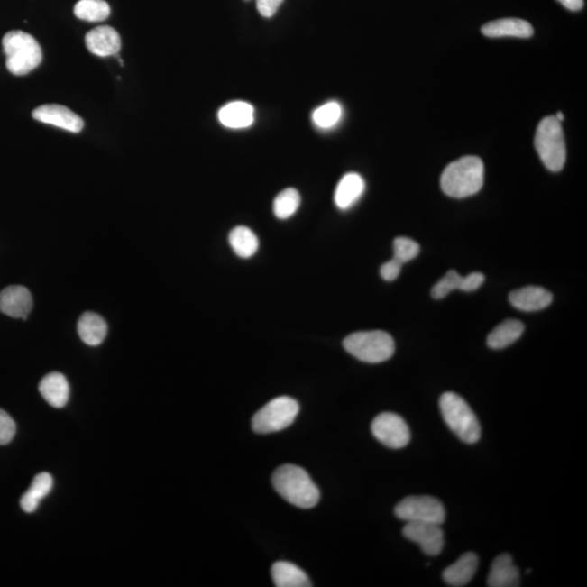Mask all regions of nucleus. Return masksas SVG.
Wrapping results in <instances>:
<instances>
[{"instance_id":"f257e3e1","label":"nucleus","mask_w":587,"mask_h":587,"mask_svg":"<svg viewBox=\"0 0 587 587\" xmlns=\"http://www.w3.org/2000/svg\"><path fill=\"white\" fill-rule=\"evenodd\" d=\"M274 490L290 505L309 509L320 500V491L305 469L284 464L272 475Z\"/></svg>"},{"instance_id":"f03ea898","label":"nucleus","mask_w":587,"mask_h":587,"mask_svg":"<svg viewBox=\"0 0 587 587\" xmlns=\"http://www.w3.org/2000/svg\"><path fill=\"white\" fill-rule=\"evenodd\" d=\"M483 183L484 163L475 156H465L449 163L441 178L443 192L453 198H465L477 194Z\"/></svg>"},{"instance_id":"7ed1b4c3","label":"nucleus","mask_w":587,"mask_h":587,"mask_svg":"<svg viewBox=\"0 0 587 587\" xmlns=\"http://www.w3.org/2000/svg\"><path fill=\"white\" fill-rule=\"evenodd\" d=\"M6 67L14 76H25L43 60V52L33 36L25 32L10 31L3 39Z\"/></svg>"},{"instance_id":"20e7f679","label":"nucleus","mask_w":587,"mask_h":587,"mask_svg":"<svg viewBox=\"0 0 587 587\" xmlns=\"http://www.w3.org/2000/svg\"><path fill=\"white\" fill-rule=\"evenodd\" d=\"M440 409L444 421L460 440L467 444L480 441V422L462 396L453 391L444 393L440 399Z\"/></svg>"},{"instance_id":"39448f33","label":"nucleus","mask_w":587,"mask_h":587,"mask_svg":"<svg viewBox=\"0 0 587 587\" xmlns=\"http://www.w3.org/2000/svg\"><path fill=\"white\" fill-rule=\"evenodd\" d=\"M534 145L548 170H563L567 160V148L562 123H559L556 116H546L539 123Z\"/></svg>"},{"instance_id":"423d86ee","label":"nucleus","mask_w":587,"mask_h":587,"mask_svg":"<svg viewBox=\"0 0 587 587\" xmlns=\"http://www.w3.org/2000/svg\"><path fill=\"white\" fill-rule=\"evenodd\" d=\"M343 346L358 361L367 363L384 362L395 353L393 337L384 331L353 333L344 340Z\"/></svg>"},{"instance_id":"0eeeda50","label":"nucleus","mask_w":587,"mask_h":587,"mask_svg":"<svg viewBox=\"0 0 587 587\" xmlns=\"http://www.w3.org/2000/svg\"><path fill=\"white\" fill-rule=\"evenodd\" d=\"M299 412L294 399L282 396L274 399L253 416L252 426L257 435H271L292 426Z\"/></svg>"},{"instance_id":"6e6552de","label":"nucleus","mask_w":587,"mask_h":587,"mask_svg":"<svg viewBox=\"0 0 587 587\" xmlns=\"http://www.w3.org/2000/svg\"><path fill=\"white\" fill-rule=\"evenodd\" d=\"M395 516L406 522H427L442 526L446 519L445 508L432 496H409L395 507Z\"/></svg>"},{"instance_id":"1a4fd4ad","label":"nucleus","mask_w":587,"mask_h":587,"mask_svg":"<svg viewBox=\"0 0 587 587\" xmlns=\"http://www.w3.org/2000/svg\"><path fill=\"white\" fill-rule=\"evenodd\" d=\"M371 431L380 443L391 449L406 447L411 438L409 426L403 417L391 412H383L375 417Z\"/></svg>"},{"instance_id":"9d476101","label":"nucleus","mask_w":587,"mask_h":587,"mask_svg":"<svg viewBox=\"0 0 587 587\" xmlns=\"http://www.w3.org/2000/svg\"><path fill=\"white\" fill-rule=\"evenodd\" d=\"M404 537L419 544L427 556H438L443 551L444 531L440 525L427 522H407L403 528Z\"/></svg>"},{"instance_id":"9b49d317","label":"nucleus","mask_w":587,"mask_h":587,"mask_svg":"<svg viewBox=\"0 0 587 587\" xmlns=\"http://www.w3.org/2000/svg\"><path fill=\"white\" fill-rule=\"evenodd\" d=\"M33 118L40 123L57 126L72 133H80L84 128V121L80 115L61 105H44L37 107Z\"/></svg>"},{"instance_id":"f8f14e48","label":"nucleus","mask_w":587,"mask_h":587,"mask_svg":"<svg viewBox=\"0 0 587 587\" xmlns=\"http://www.w3.org/2000/svg\"><path fill=\"white\" fill-rule=\"evenodd\" d=\"M33 307L30 290L21 285H12L0 293V311L15 319H26Z\"/></svg>"},{"instance_id":"ddd939ff","label":"nucleus","mask_w":587,"mask_h":587,"mask_svg":"<svg viewBox=\"0 0 587 587\" xmlns=\"http://www.w3.org/2000/svg\"><path fill=\"white\" fill-rule=\"evenodd\" d=\"M87 50L98 57L118 55L121 39L118 32L108 25L98 26L89 31L86 36Z\"/></svg>"},{"instance_id":"4468645a","label":"nucleus","mask_w":587,"mask_h":587,"mask_svg":"<svg viewBox=\"0 0 587 587\" xmlns=\"http://www.w3.org/2000/svg\"><path fill=\"white\" fill-rule=\"evenodd\" d=\"M509 301L515 308L521 311H538L552 304L553 295L543 288L526 287L511 292Z\"/></svg>"},{"instance_id":"2eb2a0df","label":"nucleus","mask_w":587,"mask_h":587,"mask_svg":"<svg viewBox=\"0 0 587 587\" xmlns=\"http://www.w3.org/2000/svg\"><path fill=\"white\" fill-rule=\"evenodd\" d=\"M479 557L474 553H465L456 563L449 565L443 573V580L449 586L462 587L470 583L477 573Z\"/></svg>"},{"instance_id":"dca6fc26","label":"nucleus","mask_w":587,"mask_h":587,"mask_svg":"<svg viewBox=\"0 0 587 587\" xmlns=\"http://www.w3.org/2000/svg\"><path fill=\"white\" fill-rule=\"evenodd\" d=\"M366 189V183L358 173H347L337 184L335 202L341 210H348L358 203Z\"/></svg>"},{"instance_id":"f3484780","label":"nucleus","mask_w":587,"mask_h":587,"mask_svg":"<svg viewBox=\"0 0 587 587\" xmlns=\"http://www.w3.org/2000/svg\"><path fill=\"white\" fill-rule=\"evenodd\" d=\"M39 390L47 403L54 408H62L70 398V385L65 375L60 372L47 374L41 381Z\"/></svg>"},{"instance_id":"a211bd4d","label":"nucleus","mask_w":587,"mask_h":587,"mask_svg":"<svg viewBox=\"0 0 587 587\" xmlns=\"http://www.w3.org/2000/svg\"><path fill=\"white\" fill-rule=\"evenodd\" d=\"M488 585L490 587H517L520 585L519 570L510 555L501 554L491 564Z\"/></svg>"},{"instance_id":"6ab92c4d","label":"nucleus","mask_w":587,"mask_h":587,"mask_svg":"<svg viewBox=\"0 0 587 587\" xmlns=\"http://www.w3.org/2000/svg\"><path fill=\"white\" fill-rule=\"evenodd\" d=\"M482 33L488 37H519L528 39L533 35V28L526 20L500 19L483 25Z\"/></svg>"},{"instance_id":"aec40b11","label":"nucleus","mask_w":587,"mask_h":587,"mask_svg":"<svg viewBox=\"0 0 587 587\" xmlns=\"http://www.w3.org/2000/svg\"><path fill=\"white\" fill-rule=\"evenodd\" d=\"M78 333L89 346H98L105 341L108 326L103 316L95 312H86L78 322Z\"/></svg>"},{"instance_id":"412c9836","label":"nucleus","mask_w":587,"mask_h":587,"mask_svg":"<svg viewBox=\"0 0 587 587\" xmlns=\"http://www.w3.org/2000/svg\"><path fill=\"white\" fill-rule=\"evenodd\" d=\"M222 125L229 129H245L253 124L252 105L245 102H233L219 111Z\"/></svg>"},{"instance_id":"4be33fe9","label":"nucleus","mask_w":587,"mask_h":587,"mask_svg":"<svg viewBox=\"0 0 587 587\" xmlns=\"http://www.w3.org/2000/svg\"><path fill=\"white\" fill-rule=\"evenodd\" d=\"M271 575L277 587H310L311 581L305 571L294 564L278 562L272 565Z\"/></svg>"},{"instance_id":"5701e85b","label":"nucleus","mask_w":587,"mask_h":587,"mask_svg":"<svg viewBox=\"0 0 587 587\" xmlns=\"http://www.w3.org/2000/svg\"><path fill=\"white\" fill-rule=\"evenodd\" d=\"M54 486V480L50 473L37 474L30 489L21 497L20 505L23 511L32 514L39 508L41 500L50 493Z\"/></svg>"},{"instance_id":"b1692460","label":"nucleus","mask_w":587,"mask_h":587,"mask_svg":"<svg viewBox=\"0 0 587 587\" xmlns=\"http://www.w3.org/2000/svg\"><path fill=\"white\" fill-rule=\"evenodd\" d=\"M525 326L516 319H509L496 326L488 337V345L491 349H504L510 346L522 336Z\"/></svg>"},{"instance_id":"393cba45","label":"nucleus","mask_w":587,"mask_h":587,"mask_svg":"<svg viewBox=\"0 0 587 587\" xmlns=\"http://www.w3.org/2000/svg\"><path fill=\"white\" fill-rule=\"evenodd\" d=\"M232 250L237 256L248 259L255 255L259 248V240L255 233L246 226H236L229 235Z\"/></svg>"},{"instance_id":"a878e982","label":"nucleus","mask_w":587,"mask_h":587,"mask_svg":"<svg viewBox=\"0 0 587 587\" xmlns=\"http://www.w3.org/2000/svg\"><path fill=\"white\" fill-rule=\"evenodd\" d=\"M76 17L88 23H100L110 15V6L105 0H80L74 7Z\"/></svg>"},{"instance_id":"bb28decb","label":"nucleus","mask_w":587,"mask_h":587,"mask_svg":"<svg viewBox=\"0 0 587 587\" xmlns=\"http://www.w3.org/2000/svg\"><path fill=\"white\" fill-rule=\"evenodd\" d=\"M300 206V195L295 188H287L280 193L273 203V213L280 220L290 218Z\"/></svg>"},{"instance_id":"cd10ccee","label":"nucleus","mask_w":587,"mask_h":587,"mask_svg":"<svg viewBox=\"0 0 587 587\" xmlns=\"http://www.w3.org/2000/svg\"><path fill=\"white\" fill-rule=\"evenodd\" d=\"M342 118L341 105L336 102L327 103L321 105L312 114L314 124L320 129H331L338 124Z\"/></svg>"},{"instance_id":"c85d7f7f","label":"nucleus","mask_w":587,"mask_h":587,"mask_svg":"<svg viewBox=\"0 0 587 587\" xmlns=\"http://www.w3.org/2000/svg\"><path fill=\"white\" fill-rule=\"evenodd\" d=\"M463 277L454 270L448 271L440 281H438L432 289V298L435 299H443L453 290L460 289L462 287Z\"/></svg>"},{"instance_id":"c756f323","label":"nucleus","mask_w":587,"mask_h":587,"mask_svg":"<svg viewBox=\"0 0 587 587\" xmlns=\"http://www.w3.org/2000/svg\"><path fill=\"white\" fill-rule=\"evenodd\" d=\"M394 259L401 264L414 261L419 255L420 246L408 237H399L394 241Z\"/></svg>"},{"instance_id":"7c9ffc66","label":"nucleus","mask_w":587,"mask_h":587,"mask_svg":"<svg viewBox=\"0 0 587 587\" xmlns=\"http://www.w3.org/2000/svg\"><path fill=\"white\" fill-rule=\"evenodd\" d=\"M17 426L6 411L0 409V445H7L14 440Z\"/></svg>"},{"instance_id":"2f4dec72","label":"nucleus","mask_w":587,"mask_h":587,"mask_svg":"<svg viewBox=\"0 0 587 587\" xmlns=\"http://www.w3.org/2000/svg\"><path fill=\"white\" fill-rule=\"evenodd\" d=\"M401 267H403V264L393 258L391 261L385 262L383 266L381 267V277H382L385 281H394V280L399 277Z\"/></svg>"},{"instance_id":"473e14b6","label":"nucleus","mask_w":587,"mask_h":587,"mask_svg":"<svg viewBox=\"0 0 587 587\" xmlns=\"http://www.w3.org/2000/svg\"><path fill=\"white\" fill-rule=\"evenodd\" d=\"M259 14L264 18H271L277 14L283 0H256Z\"/></svg>"},{"instance_id":"72a5a7b5","label":"nucleus","mask_w":587,"mask_h":587,"mask_svg":"<svg viewBox=\"0 0 587 587\" xmlns=\"http://www.w3.org/2000/svg\"><path fill=\"white\" fill-rule=\"evenodd\" d=\"M484 281L485 277L482 273L473 272L472 274H469L467 277H463V282L462 287H460V290H463V292H474V290H477L481 285L484 283Z\"/></svg>"},{"instance_id":"f704fd0d","label":"nucleus","mask_w":587,"mask_h":587,"mask_svg":"<svg viewBox=\"0 0 587 587\" xmlns=\"http://www.w3.org/2000/svg\"><path fill=\"white\" fill-rule=\"evenodd\" d=\"M558 2L562 3L571 12H579V10L583 8L584 5L583 0H558Z\"/></svg>"},{"instance_id":"c9c22d12","label":"nucleus","mask_w":587,"mask_h":587,"mask_svg":"<svg viewBox=\"0 0 587 587\" xmlns=\"http://www.w3.org/2000/svg\"><path fill=\"white\" fill-rule=\"evenodd\" d=\"M556 119L559 121V123H562V121L564 119V115L563 113H558L556 115Z\"/></svg>"}]
</instances>
